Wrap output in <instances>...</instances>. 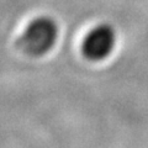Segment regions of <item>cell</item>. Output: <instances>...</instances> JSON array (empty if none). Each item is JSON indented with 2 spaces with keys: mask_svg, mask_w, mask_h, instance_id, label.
Masks as SVG:
<instances>
[{
  "mask_svg": "<svg viewBox=\"0 0 148 148\" xmlns=\"http://www.w3.org/2000/svg\"><path fill=\"white\" fill-rule=\"evenodd\" d=\"M59 29L54 18L40 16L32 20L20 37V46L27 54L40 57L48 53L57 43Z\"/></svg>",
  "mask_w": 148,
  "mask_h": 148,
  "instance_id": "cell-1",
  "label": "cell"
},
{
  "mask_svg": "<svg viewBox=\"0 0 148 148\" xmlns=\"http://www.w3.org/2000/svg\"><path fill=\"white\" fill-rule=\"evenodd\" d=\"M117 42L116 31L109 24H100L88 32L82 49L85 57L92 62L104 61L114 52Z\"/></svg>",
  "mask_w": 148,
  "mask_h": 148,
  "instance_id": "cell-2",
  "label": "cell"
}]
</instances>
